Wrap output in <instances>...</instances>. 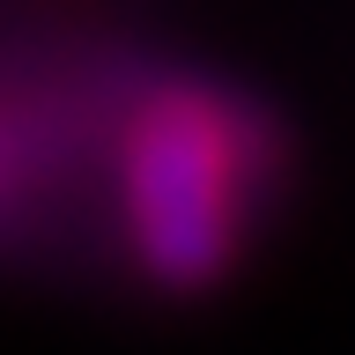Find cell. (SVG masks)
<instances>
[{"mask_svg":"<svg viewBox=\"0 0 355 355\" xmlns=\"http://www.w3.org/2000/svg\"><path fill=\"white\" fill-rule=\"evenodd\" d=\"M266 178V133L237 96L207 82H163L119 141V222L155 288H215L244 244V200Z\"/></svg>","mask_w":355,"mask_h":355,"instance_id":"cell-1","label":"cell"}]
</instances>
